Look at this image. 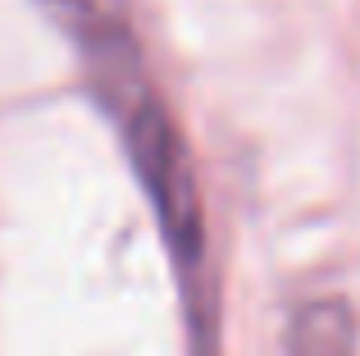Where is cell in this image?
Segmentation results:
<instances>
[{"mask_svg": "<svg viewBox=\"0 0 360 356\" xmlns=\"http://www.w3.org/2000/svg\"><path fill=\"white\" fill-rule=\"evenodd\" d=\"M78 42H96L123 27V0H41Z\"/></svg>", "mask_w": 360, "mask_h": 356, "instance_id": "cell-1", "label": "cell"}]
</instances>
